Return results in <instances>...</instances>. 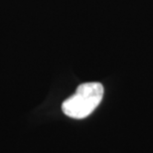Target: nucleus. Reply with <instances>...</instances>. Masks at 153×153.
<instances>
[{"label":"nucleus","instance_id":"f257e3e1","mask_svg":"<svg viewBox=\"0 0 153 153\" xmlns=\"http://www.w3.org/2000/svg\"><path fill=\"white\" fill-rule=\"evenodd\" d=\"M103 87L100 82H85L76 88L74 94L62 103V111L67 116L82 119L91 114L102 102Z\"/></svg>","mask_w":153,"mask_h":153}]
</instances>
